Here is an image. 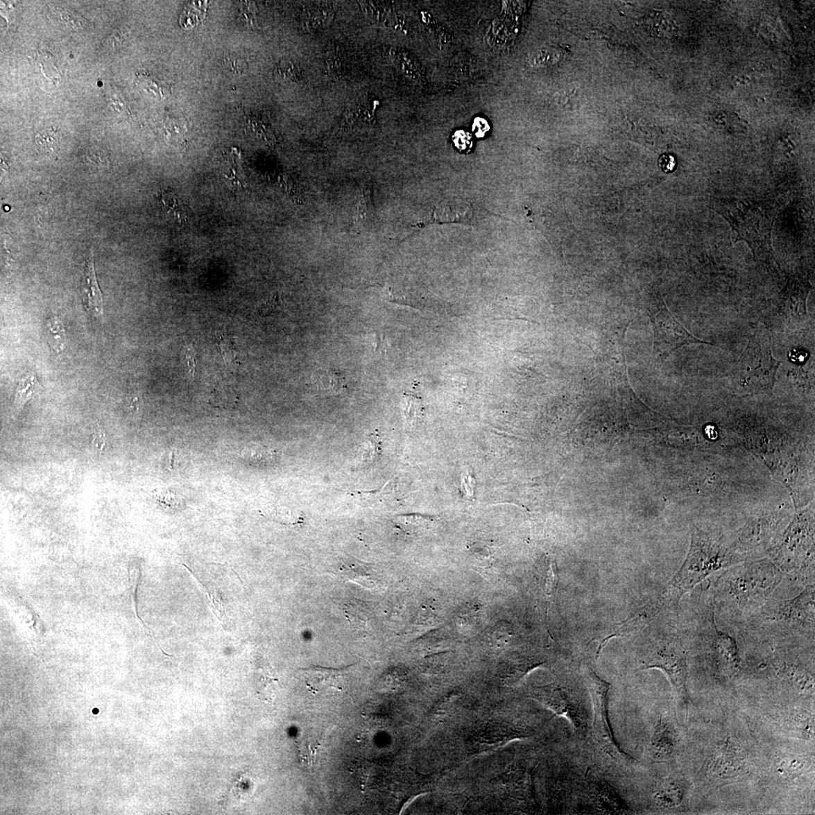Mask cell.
<instances>
[{"label":"cell","instance_id":"cell-11","mask_svg":"<svg viewBox=\"0 0 815 815\" xmlns=\"http://www.w3.org/2000/svg\"><path fill=\"white\" fill-rule=\"evenodd\" d=\"M305 683L313 693L325 694L333 690L343 692L347 683L345 670L312 667L304 669Z\"/></svg>","mask_w":815,"mask_h":815},{"label":"cell","instance_id":"cell-32","mask_svg":"<svg viewBox=\"0 0 815 815\" xmlns=\"http://www.w3.org/2000/svg\"><path fill=\"white\" fill-rule=\"evenodd\" d=\"M92 444L98 451L103 450L106 445V436L101 427L98 426L93 434Z\"/></svg>","mask_w":815,"mask_h":815},{"label":"cell","instance_id":"cell-9","mask_svg":"<svg viewBox=\"0 0 815 815\" xmlns=\"http://www.w3.org/2000/svg\"><path fill=\"white\" fill-rule=\"evenodd\" d=\"M536 697L556 714L567 719L581 736L589 733L592 725L590 701L579 690L569 685H556L538 689Z\"/></svg>","mask_w":815,"mask_h":815},{"label":"cell","instance_id":"cell-30","mask_svg":"<svg viewBox=\"0 0 815 815\" xmlns=\"http://www.w3.org/2000/svg\"><path fill=\"white\" fill-rule=\"evenodd\" d=\"M452 140L454 146L461 152H466L472 148L473 145V140H472L471 135L464 131L460 130L454 133Z\"/></svg>","mask_w":815,"mask_h":815},{"label":"cell","instance_id":"cell-5","mask_svg":"<svg viewBox=\"0 0 815 815\" xmlns=\"http://www.w3.org/2000/svg\"><path fill=\"white\" fill-rule=\"evenodd\" d=\"M780 364L772 353L771 333L762 326L753 333L732 372L734 391L746 396L771 392Z\"/></svg>","mask_w":815,"mask_h":815},{"label":"cell","instance_id":"cell-36","mask_svg":"<svg viewBox=\"0 0 815 815\" xmlns=\"http://www.w3.org/2000/svg\"><path fill=\"white\" fill-rule=\"evenodd\" d=\"M377 454V443L373 438L367 443L366 447L364 449V458L366 461H373Z\"/></svg>","mask_w":815,"mask_h":815},{"label":"cell","instance_id":"cell-7","mask_svg":"<svg viewBox=\"0 0 815 815\" xmlns=\"http://www.w3.org/2000/svg\"><path fill=\"white\" fill-rule=\"evenodd\" d=\"M717 211L731 223L741 239L748 241L753 251L769 250L772 221L755 203L739 200H723Z\"/></svg>","mask_w":815,"mask_h":815},{"label":"cell","instance_id":"cell-13","mask_svg":"<svg viewBox=\"0 0 815 815\" xmlns=\"http://www.w3.org/2000/svg\"><path fill=\"white\" fill-rule=\"evenodd\" d=\"M83 302L85 309L94 320L102 323L104 320L103 298L98 285L93 255L91 253L85 262L84 277L81 289Z\"/></svg>","mask_w":815,"mask_h":815},{"label":"cell","instance_id":"cell-23","mask_svg":"<svg viewBox=\"0 0 815 815\" xmlns=\"http://www.w3.org/2000/svg\"><path fill=\"white\" fill-rule=\"evenodd\" d=\"M320 741V736L307 735L302 741L299 742L298 748L300 757L303 762L307 763V765L312 766L314 764L316 754L321 746Z\"/></svg>","mask_w":815,"mask_h":815},{"label":"cell","instance_id":"cell-24","mask_svg":"<svg viewBox=\"0 0 815 815\" xmlns=\"http://www.w3.org/2000/svg\"><path fill=\"white\" fill-rule=\"evenodd\" d=\"M274 74L278 80L286 83H295L301 80L302 74L299 67L289 60L280 62L276 66Z\"/></svg>","mask_w":815,"mask_h":815},{"label":"cell","instance_id":"cell-4","mask_svg":"<svg viewBox=\"0 0 815 815\" xmlns=\"http://www.w3.org/2000/svg\"><path fill=\"white\" fill-rule=\"evenodd\" d=\"M768 558L784 576L804 585H814V522L812 513L795 517Z\"/></svg>","mask_w":815,"mask_h":815},{"label":"cell","instance_id":"cell-34","mask_svg":"<svg viewBox=\"0 0 815 815\" xmlns=\"http://www.w3.org/2000/svg\"><path fill=\"white\" fill-rule=\"evenodd\" d=\"M404 410L407 422L410 424L413 422L415 413H417V403L413 398L408 397L406 399Z\"/></svg>","mask_w":815,"mask_h":815},{"label":"cell","instance_id":"cell-31","mask_svg":"<svg viewBox=\"0 0 815 815\" xmlns=\"http://www.w3.org/2000/svg\"><path fill=\"white\" fill-rule=\"evenodd\" d=\"M490 130L488 122L484 118L477 117L473 124V132L478 138H483Z\"/></svg>","mask_w":815,"mask_h":815},{"label":"cell","instance_id":"cell-21","mask_svg":"<svg viewBox=\"0 0 815 815\" xmlns=\"http://www.w3.org/2000/svg\"><path fill=\"white\" fill-rule=\"evenodd\" d=\"M38 386V381L33 373L26 375L22 379L15 395V404L22 408L26 402L32 398Z\"/></svg>","mask_w":815,"mask_h":815},{"label":"cell","instance_id":"cell-22","mask_svg":"<svg viewBox=\"0 0 815 815\" xmlns=\"http://www.w3.org/2000/svg\"><path fill=\"white\" fill-rule=\"evenodd\" d=\"M51 10H53L58 22L63 24L65 28L73 31H82L87 28V24L85 22L87 21H85L82 17L77 15L75 12L68 10L67 8L53 6Z\"/></svg>","mask_w":815,"mask_h":815},{"label":"cell","instance_id":"cell-16","mask_svg":"<svg viewBox=\"0 0 815 815\" xmlns=\"http://www.w3.org/2000/svg\"><path fill=\"white\" fill-rule=\"evenodd\" d=\"M314 385L326 392L338 393L344 390L346 377L344 372L336 368H320L314 375Z\"/></svg>","mask_w":815,"mask_h":815},{"label":"cell","instance_id":"cell-27","mask_svg":"<svg viewBox=\"0 0 815 815\" xmlns=\"http://www.w3.org/2000/svg\"><path fill=\"white\" fill-rule=\"evenodd\" d=\"M558 585V570H557L555 561H553L550 564V569L548 570L545 583V594L549 601V604H551L554 599Z\"/></svg>","mask_w":815,"mask_h":815},{"label":"cell","instance_id":"cell-33","mask_svg":"<svg viewBox=\"0 0 815 815\" xmlns=\"http://www.w3.org/2000/svg\"><path fill=\"white\" fill-rule=\"evenodd\" d=\"M128 407H130L131 413L134 415L138 414L141 406V397L139 396L138 392H130V393H128Z\"/></svg>","mask_w":815,"mask_h":815},{"label":"cell","instance_id":"cell-10","mask_svg":"<svg viewBox=\"0 0 815 815\" xmlns=\"http://www.w3.org/2000/svg\"><path fill=\"white\" fill-rule=\"evenodd\" d=\"M585 795V804L594 812L623 814L631 812L629 804L621 794L606 780H590Z\"/></svg>","mask_w":815,"mask_h":815},{"label":"cell","instance_id":"cell-12","mask_svg":"<svg viewBox=\"0 0 815 815\" xmlns=\"http://www.w3.org/2000/svg\"><path fill=\"white\" fill-rule=\"evenodd\" d=\"M660 318L659 334L660 343L664 349L673 350L684 345L698 344L714 345L712 343L702 341L694 336L688 330L678 323L670 313L664 312Z\"/></svg>","mask_w":815,"mask_h":815},{"label":"cell","instance_id":"cell-19","mask_svg":"<svg viewBox=\"0 0 815 815\" xmlns=\"http://www.w3.org/2000/svg\"><path fill=\"white\" fill-rule=\"evenodd\" d=\"M341 570L350 580L368 587H375V574L363 563L348 562L343 564Z\"/></svg>","mask_w":815,"mask_h":815},{"label":"cell","instance_id":"cell-18","mask_svg":"<svg viewBox=\"0 0 815 815\" xmlns=\"http://www.w3.org/2000/svg\"><path fill=\"white\" fill-rule=\"evenodd\" d=\"M683 793V789L680 783L675 780H667L657 787L654 799L663 807L674 808L680 805Z\"/></svg>","mask_w":815,"mask_h":815},{"label":"cell","instance_id":"cell-2","mask_svg":"<svg viewBox=\"0 0 815 815\" xmlns=\"http://www.w3.org/2000/svg\"><path fill=\"white\" fill-rule=\"evenodd\" d=\"M739 563L726 539L693 527L689 554L667 590L680 601L711 574Z\"/></svg>","mask_w":815,"mask_h":815},{"label":"cell","instance_id":"cell-15","mask_svg":"<svg viewBox=\"0 0 815 815\" xmlns=\"http://www.w3.org/2000/svg\"><path fill=\"white\" fill-rule=\"evenodd\" d=\"M651 620V617L645 612L634 615L630 619L621 623L612 626L606 633L600 635V637L598 638L599 646L597 651V657L598 658L600 651H601L607 644V642L610 641V640L641 631L647 627V625Z\"/></svg>","mask_w":815,"mask_h":815},{"label":"cell","instance_id":"cell-28","mask_svg":"<svg viewBox=\"0 0 815 815\" xmlns=\"http://www.w3.org/2000/svg\"><path fill=\"white\" fill-rule=\"evenodd\" d=\"M36 141L42 150L48 153H53L58 143L56 132L51 130L42 132L37 135Z\"/></svg>","mask_w":815,"mask_h":815},{"label":"cell","instance_id":"cell-35","mask_svg":"<svg viewBox=\"0 0 815 815\" xmlns=\"http://www.w3.org/2000/svg\"><path fill=\"white\" fill-rule=\"evenodd\" d=\"M659 166L665 173H670L674 170L676 162L674 157L665 154L659 159Z\"/></svg>","mask_w":815,"mask_h":815},{"label":"cell","instance_id":"cell-26","mask_svg":"<svg viewBox=\"0 0 815 815\" xmlns=\"http://www.w3.org/2000/svg\"><path fill=\"white\" fill-rule=\"evenodd\" d=\"M372 188L367 187L363 191V197L357 205V212L354 222L366 221L373 214Z\"/></svg>","mask_w":815,"mask_h":815},{"label":"cell","instance_id":"cell-3","mask_svg":"<svg viewBox=\"0 0 815 815\" xmlns=\"http://www.w3.org/2000/svg\"><path fill=\"white\" fill-rule=\"evenodd\" d=\"M814 585L791 599H771L746 622L745 629L776 636L814 637Z\"/></svg>","mask_w":815,"mask_h":815},{"label":"cell","instance_id":"cell-6","mask_svg":"<svg viewBox=\"0 0 815 815\" xmlns=\"http://www.w3.org/2000/svg\"><path fill=\"white\" fill-rule=\"evenodd\" d=\"M658 669L670 680L678 701L687 705V655L674 633H662L651 643L640 667V671Z\"/></svg>","mask_w":815,"mask_h":815},{"label":"cell","instance_id":"cell-20","mask_svg":"<svg viewBox=\"0 0 815 815\" xmlns=\"http://www.w3.org/2000/svg\"><path fill=\"white\" fill-rule=\"evenodd\" d=\"M49 345L57 354L64 350L66 345L65 326L57 316L51 317L46 323Z\"/></svg>","mask_w":815,"mask_h":815},{"label":"cell","instance_id":"cell-8","mask_svg":"<svg viewBox=\"0 0 815 815\" xmlns=\"http://www.w3.org/2000/svg\"><path fill=\"white\" fill-rule=\"evenodd\" d=\"M590 698L593 705L594 717L592 727L595 739L600 748L615 761L626 762L632 760L617 742L609 719L608 694L610 684L603 680L594 671H586Z\"/></svg>","mask_w":815,"mask_h":815},{"label":"cell","instance_id":"cell-17","mask_svg":"<svg viewBox=\"0 0 815 815\" xmlns=\"http://www.w3.org/2000/svg\"><path fill=\"white\" fill-rule=\"evenodd\" d=\"M472 210L470 205L461 200L443 203L436 208L434 217L440 222H461L470 218Z\"/></svg>","mask_w":815,"mask_h":815},{"label":"cell","instance_id":"cell-1","mask_svg":"<svg viewBox=\"0 0 815 815\" xmlns=\"http://www.w3.org/2000/svg\"><path fill=\"white\" fill-rule=\"evenodd\" d=\"M784 576L769 558L726 569L708 590L715 611L745 624L773 596Z\"/></svg>","mask_w":815,"mask_h":815},{"label":"cell","instance_id":"cell-14","mask_svg":"<svg viewBox=\"0 0 815 815\" xmlns=\"http://www.w3.org/2000/svg\"><path fill=\"white\" fill-rule=\"evenodd\" d=\"M651 750L655 757L663 759L671 757L677 744V736L673 726L662 717L658 719L651 740Z\"/></svg>","mask_w":815,"mask_h":815},{"label":"cell","instance_id":"cell-25","mask_svg":"<svg viewBox=\"0 0 815 815\" xmlns=\"http://www.w3.org/2000/svg\"><path fill=\"white\" fill-rule=\"evenodd\" d=\"M139 79L142 87L160 97H166L171 94L170 85L149 74H141Z\"/></svg>","mask_w":815,"mask_h":815},{"label":"cell","instance_id":"cell-29","mask_svg":"<svg viewBox=\"0 0 815 815\" xmlns=\"http://www.w3.org/2000/svg\"><path fill=\"white\" fill-rule=\"evenodd\" d=\"M224 64L228 70L234 74H243L248 69L246 60L239 56L228 55L224 58Z\"/></svg>","mask_w":815,"mask_h":815}]
</instances>
